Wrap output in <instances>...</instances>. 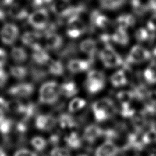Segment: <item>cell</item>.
Wrapping results in <instances>:
<instances>
[{
    "label": "cell",
    "instance_id": "obj_1",
    "mask_svg": "<svg viewBox=\"0 0 156 156\" xmlns=\"http://www.w3.org/2000/svg\"><path fill=\"white\" fill-rule=\"evenodd\" d=\"M61 95L60 86L54 80L44 82L40 87L38 93L39 102L44 105H54Z\"/></svg>",
    "mask_w": 156,
    "mask_h": 156
},
{
    "label": "cell",
    "instance_id": "obj_2",
    "mask_svg": "<svg viewBox=\"0 0 156 156\" xmlns=\"http://www.w3.org/2000/svg\"><path fill=\"white\" fill-rule=\"evenodd\" d=\"M99 58L103 65L108 68H116L123 63L121 56L114 49L111 44L105 46L100 51Z\"/></svg>",
    "mask_w": 156,
    "mask_h": 156
},
{
    "label": "cell",
    "instance_id": "obj_3",
    "mask_svg": "<svg viewBox=\"0 0 156 156\" xmlns=\"http://www.w3.org/2000/svg\"><path fill=\"white\" fill-rule=\"evenodd\" d=\"M105 76L103 73L98 70H91L87 74L85 87L91 94L101 91L105 87Z\"/></svg>",
    "mask_w": 156,
    "mask_h": 156
},
{
    "label": "cell",
    "instance_id": "obj_4",
    "mask_svg": "<svg viewBox=\"0 0 156 156\" xmlns=\"http://www.w3.org/2000/svg\"><path fill=\"white\" fill-rule=\"evenodd\" d=\"M49 13L46 9H38L30 15L27 17L29 24L35 29L38 30H44L49 23Z\"/></svg>",
    "mask_w": 156,
    "mask_h": 156
},
{
    "label": "cell",
    "instance_id": "obj_5",
    "mask_svg": "<svg viewBox=\"0 0 156 156\" xmlns=\"http://www.w3.org/2000/svg\"><path fill=\"white\" fill-rule=\"evenodd\" d=\"M87 30L84 21L79 16H73L68 19L66 34L71 38H77L82 36Z\"/></svg>",
    "mask_w": 156,
    "mask_h": 156
},
{
    "label": "cell",
    "instance_id": "obj_6",
    "mask_svg": "<svg viewBox=\"0 0 156 156\" xmlns=\"http://www.w3.org/2000/svg\"><path fill=\"white\" fill-rule=\"evenodd\" d=\"M35 90L34 84L30 82H21L10 87L7 93L17 98H27L34 93Z\"/></svg>",
    "mask_w": 156,
    "mask_h": 156
},
{
    "label": "cell",
    "instance_id": "obj_7",
    "mask_svg": "<svg viewBox=\"0 0 156 156\" xmlns=\"http://www.w3.org/2000/svg\"><path fill=\"white\" fill-rule=\"evenodd\" d=\"M151 55L150 51L143 46L135 45L130 49L126 59L129 63L139 64L149 60Z\"/></svg>",
    "mask_w": 156,
    "mask_h": 156
},
{
    "label": "cell",
    "instance_id": "obj_8",
    "mask_svg": "<svg viewBox=\"0 0 156 156\" xmlns=\"http://www.w3.org/2000/svg\"><path fill=\"white\" fill-rule=\"evenodd\" d=\"M57 122V119L51 113L38 114L35 118V127L41 131H51Z\"/></svg>",
    "mask_w": 156,
    "mask_h": 156
},
{
    "label": "cell",
    "instance_id": "obj_9",
    "mask_svg": "<svg viewBox=\"0 0 156 156\" xmlns=\"http://www.w3.org/2000/svg\"><path fill=\"white\" fill-rule=\"evenodd\" d=\"M19 35L18 27L12 23H7L3 26L0 32L2 42L6 45L13 44Z\"/></svg>",
    "mask_w": 156,
    "mask_h": 156
},
{
    "label": "cell",
    "instance_id": "obj_10",
    "mask_svg": "<svg viewBox=\"0 0 156 156\" xmlns=\"http://www.w3.org/2000/svg\"><path fill=\"white\" fill-rule=\"evenodd\" d=\"M32 59L33 63L39 66L48 65L51 58L48 52L38 43L32 48Z\"/></svg>",
    "mask_w": 156,
    "mask_h": 156
},
{
    "label": "cell",
    "instance_id": "obj_11",
    "mask_svg": "<svg viewBox=\"0 0 156 156\" xmlns=\"http://www.w3.org/2000/svg\"><path fill=\"white\" fill-rule=\"evenodd\" d=\"M118 147L111 140H107L99 146L94 152V156H116Z\"/></svg>",
    "mask_w": 156,
    "mask_h": 156
},
{
    "label": "cell",
    "instance_id": "obj_12",
    "mask_svg": "<svg viewBox=\"0 0 156 156\" xmlns=\"http://www.w3.org/2000/svg\"><path fill=\"white\" fill-rule=\"evenodd\" d=\"M90 21L94 27H97L100 29H105L108 27L110 24V19L97 10H93L91 13Z\"/></svg>",
    "mask_w": 156,
    "mask_h": 156
},
{
    "label": "cell",
    "instance_id": "obj_13",
    "mask_svg": "<svg viewBox=\"0 0 156 156\" xmlns=\"http://www.w3.org/2000/svg\"><path fill=\"white\" fill-rule=\"evenodd\" d=\"M91 64V59H71L68 64V69L72 73H78L89 69Z\"/></svg>",
    "mask_w": 156,
    "mask_h": 156
},
{
    "label": "cell",
    "instance_id": "obj_14",
    "mask_svg": "<svg viewBox=\"0 0 156 156\" xmlns=\"http://www.w3.org/2000/svg\"><path fill=\"white\" fill-rule=\"evenodd\" d=\"M104 134V130L98 126L91 124L88 126L84 132L83 138L88 143H93Z\"/></svg>",
    "mask_w": 156,
    "mask_h": 156
},
{
    "label": "cell",
    "instance_id": "obj_15",
    "mask_svg": "<svg viewBox=\"0 0 156 156\" xmlns=\"http://www.w3.org/2000/svg\"><path fill=\"white\" fill-rule=\"evenodd\" d=\"M63 43V40L62 36L55 32L46 35L45 45L48 50H58L62 46Z\"/></svg>",
    "mask_w": 156,
    "mask_h": 156
},
{
    "label": "cell",
    "instance_id": "obj_16",
    "mask_svg": "<svg viewBox=\"0 0 156 156\" xmlns=\"http://www.w3.org/2000/svg\"><path fill=\"white\" fill-rule=\"evenodd\" d=\"M40 66L32 63L29 69V73L32 78L33 82L39 83L45 79L49 74L48 71L40 67Z\"/></svg>",
    "mask_w": 156,
    "mask_h": 156
},
{
    "label": "cell",
    "instance_id": "obj_17",
    "mask_svg": "<svg viewBox=\"0 0 156 156\" xmlns=\"http://www.w3.org/2000/svg\"><path fill=\"white\" fill-rule=\"evenodd\" d=\"M79 49L81 52L92 58L96 54L98 50L97 43L92 38H87L81 41L79 44Z\"/></svg>",
    "mask_w": 156,
    "mask_h": 156
},
{
    "label": "cell",
    "instance_id": "obj_18",
    "mask_svg": "<svg viewBox=\"0 0 156 156\" xmlns=\"http://www.w3.org/2000/svg\"><path fill=\"white\" fill-rule=\"evenodd\" d=\"M9 15L15 20H22L28 17L27 10L18 4H14L10 5L8 10Z\"/></svg>",
    "mask_w": 156,
    "mask_h": 156
},
{
    "label": "cell",
    "instance_id": "obj_19",
    "mask_svg": "<svg viewBox=\"0 0 156 156\" xmlns=\"http://www.w3.org/2000/svg\"><path fill=\"white\" fill-rule=\"evenodd\" d=\"M60 86L61 94L66 98L73 97L79 91V89L76 83L71 80H66L63 82Z\"/></svg>",
    "mask_w": 156,
    "mask_h": 156
},
{
    "label": "cell",
    "instance_id": "obj_20",
    "mask_svg": "<svg viewBox=\"0 0 156 156\" xmlns=\"http://www.w3.org/2000/svg\"><path fill=\"white\" fill-rule=\"evenodd\" d=\"M135 19L134 16L129 13H124L119 15L116 20L117 28L127 30L130 27L134 26Z\"/></svg>",
    "mask_w": 156,
    "mask_h": 156
},
{
    "label": "cell",
    "instance_id": "obj_21",
    "mask_svg": "<svg viewBox=\"0 0 156 156\" xmlns=\"http://www.w3.org/2000/svg\"><path fill=\"white\" fill-rule=\"evenodd\" d=\"M111 38L112 41L121 46H126L129 42V37L127 30L121 28H117L111 35Z\"/></svg>",
    "mask_w": 156,
    "mask_h": 156
},
{
    "label": "cell",
    "instance_id": "obj_22",
    "mask_svg": "<svg viewBox=\"0 0 156 156\" xmlns=\"http://www.w3.org/2000/svg\"><path fill=\"white\" fill-rule=\"evenodd\" d=\"M41 35H42L38 32L27 31L22 35L21 39L24 45L32 48L38 43V41L40 39Z\"/></svg>",
    "mask_w": 156,
    "mask_h": 156
},
{
    "label": "cell",
    "instance_id": "obj_23",
    "mask_svg": "<svg viewBox=\"0 0 156 156\" xmlns=\"http://www.w3.org/2000/svg\"><path fill=\"white\" fill-rule=\"evenodd\" d=\"M57 122L62 129H71L76 126V121L74 118L69 113H61L57 119Z\"/></svg>",
    "mask_w": 156,
    "mask_h": 156
},
{
    "label": "cell",
    "instance_id": "obj_24",
    "mask_svg": "<svg viewBox=\"0 0 156 156\" xmlns=\"http://www.w3.org/2000/svg\"><path fill=\"white\" fill-rule=\"evenodd\" d=\"M64 141L67 146L72 149H77L82 145V140L79 135L76 132H71L64 138Z\"/></svg>",
    "mask_w": 156,
    "mask_h": 156
},
{
    "label": "cell",
    "instance_id": "obj_25",
    "mask_svg": "<svg viewBox=\"0 0 156 156\" xmlns=\"http://www.w3.org/2000/svg\"><path fill=\"white\" fill-rule=\"evenodd\" d=\"M100 7L107 10H116L122 7L126 0H98Z\"/></svg>",
    "mask_w": 156,
    "mask_h": 156
},
{
    "label": "cell",
    "instance_id": "obj_26",
    "mask_svg": "<svg viewBox=\"0 0 156 156\" xmlns=\"http://www.w3.org/2000/svg\"><path fill=\"white\" fill-rule=\"evenodd\" d=\"M10 55L12 60L17 63H22L26 61L28 57L27 52L21 47L16 46L12 49Z\"/></svg>",
    "mask_w": 156,
    "mask_h": 156
},
{
    "label": "cell",
    "instance_id": "obj_27",
    "mask_svg": "<svg viewBox=\"0 0 156 156\" xmlns=\"http://www.w3.org/2000/svg\"><path fill=\"white\" fill-rule=\"evenodd\" d=\"M110 82L115 87H120L127 83L126 75L123 70H118L114 73L110 77Z\"/></svg>",
    "mask_w": 156,
    "mask_h": 156
},
{
    "label": "cell",
    "instance_id": "obj_28",
    "mask_svg": "<svg viewBox=\"0 0 156 156\" xmlns=\"http://www.w3.org/2000/svg\"><path fill=\"white\" fill-rule=\"evenodd\" d=\"M10 74L17 80H23L27 76L29 69L21 65H13L10 67Z\"/></svg>",
    "mask_w": 156,
    "mask_h": 156
},
{
    "label": "cell",
    "instance_id": "obj_29",
    "mask_svg": "<svg viewBox=\"0 0 156 156\" xmlns=\"http://www.w3.org/2000/svg\"><path fill=\"white\" fill-rule=\"evenodd\" d=\"M48 72L49 74L55 76H62L64 73V66L60 60H52L48 65Z\"/></svg>",
    "mask_w": 156,
    "mask_h": 156
},
{
    "label": "cell",
    "instance_id": "obj_30",
    "mask_svg": "<svg viewBox=\"0 0 156 156\" xmlns=\"http://www.w3.org/2000/svg\"><path fill=\"white\" fill-rule=\"evenodd\" d=\"M113 103L109 98H102L94 102L92 106L93 110H102L110 113V110L113 108Z\"/></svg>",
    "mask_w": 156,
    "mask_h": 156
},
{
    "label": "cell",
    "instance_id": "obj_31",
    "mask_svg": "<svg viewBox=\"0 0 156 156\" xmlns=\"http://www.w3.org/2000/svg\"><path fill=\"white\" fill-rule=\"evenodd\" d=\"M143 76L146 81L151 84L156 83V62H154L144 69Z\"/></svg>",
    "mask_w": 156,
    "mask_h": 156
},
{
    "label": "cell",
    "instance_id": "obj_32",
    "mask_svg": "<svg viewBox=\"0 0 156 156\" xmlns=\"http://www.w3.org/2000/svg\"><path fill=\"white\" fill-rule=\"evenodd\" d=\"M48 141L41 136L36 135L30 140V144L33 148L38 152H42L48 146Z\"/></svg>",
    "mask_w": 156,
    "mask_h": 156
},
{
    "label": "cell",
    "instance_id": "obj_33",
    "mask_svg": "<svg viewBox=\"0 0 156 156\" xmlns=\"http://www.w3.org/2000/svg\"><path fill=\"white\" fill-rule=\"evenodd\" d=\"M15 121L11 118H5L0 122V133L2 136L9 135L14 128Z\"/></svg>",
    "mask_w": 156,
    "mask_h": 156
},
{
    "label": "cell",
    "instance_id": "obj_34",
    "mask_svg": "<svg viewBox=\"0 0 156 156\" xmlns=\"http://www.w3.org/2000/svg\"><path fill=\"white\" fill-rule=\"evenodd\" d=\"M86 105L85 99L81 98H73L68 104V110L71 113L76 112L83 108Z\"/></svg>",
    "mask_w": 156,
    "mask_h": 156
},
{
    "label": "cell",
    "instance_id": "obj_35",
    "mask_svg": "<svg viewBox=\"0 0 156 156\" xmlns=\"http://www.w3.org/2000/svg\"><path fill=\"white\" fill-rule=\"evenodd\" d=\"M135 37L138 41L144 42L151 38L152 35L146 27H140L136 30L135 33Z\"/></svg>",
    "mask_w": 156,
    "mask_h": 156
},
{
    "label": "cell",
    "instance_id": "obj_36",
    "mask_svg": "<svg viewBox=\"0 0 156 156\" xmlns=\"http://www.w3.org/2000/svg\"><path fill=\"white\" fill-rule=\"evenodd\" d=\"M27 121L21 119L17 122L15 123L14 128L13 129L15 131V133L21 136H24L25 133L27 132L29 129V125H28Z\"/></svg>",
    "mask_w": 156,
    "mask_h": 156
},
{
    "label": "cell",
    "instance_id": "obj_37",
    "mask_svg": "<svg viewBox=\"0 0 156 156\" xmlns=\"http://www.w3.org/2000/svg\"><path fill=\"white\" fill-rule=\"evenodd\" d=\"M141 140L143 144H150L156 142V129L155 127L150 128L143 134Z\"/></svg>",
    "mask_w": 156,
    "mask_h": 156
},
{
    "label": "cell",
    "instance_id": "obj_38",
    "mask_svg": "<svg viewBox=\"0 0 156 156\" xmlns=\"http://www.w3.org/2000/svg\"><path fill=\"white\" fill-rule=\"evenodd\" d=\"M134 97V93L130 91H121L118 93L117 98L122 104H130Z\"/></svg>",
    "mask_w": 156,
    "mask_h": 156
},
{
    "label": "cell",
    "instance_id": "obj_39",
    "mask_svg": "<svg viewBox=\"0 0 156 156\" xmlns=\"http://www.w3.org/2000/svg\"><path fill=\"white\" fill-rule=\"evenodd\" d=\"M131 5L133 11L137 15H143L147 12L146 3L144 4L141 0H131Z\"/></svg>",
    "mask_w": 156,
    "mask_h": 156
},
{
    "label": "cell",
    "instance_id": "obj_40",
    "mask_svg": "<svg viewBox=\"0 0 156 156\" xmlns=\"http://www.w3.org/2000/svg\"><path fill=\"white\" fill-rule=\"evenodd\" d=\"M49 156H71V155L67 148L55 146L51 150Z\"/></svg>",
    "mask_w": 156,
    "mask_h": 156
},
{
    "label": "cell",
    "instance_id": "obj_41",
    "mask_svg": "<svg viewBox=\"0 0 156 156\" xmlns=\"http://www.w3.org/2000/svg\"><path fill=\"white\" fill-rule=\"evenodd\" d=\"M93 112L96 120L98 122H102L107 120L110 115V113L102 110H94Z\"/></svg>",
    "mask_w": 156,
    "mask_h": 156
},
{
    "label": "cell",
    "instance_id": "obj_42",
    "mask_svg": "<svg viewBox=\"0 0 156 156\" xmlns=\"http://www.w3.org/2000/svg\"><path fill=\"white\" fill-rule=\"evenodd\" d=\"M13 156H38V154L27 148L21 147L15 151Z\"/></svg>",
    "mask_w": 156,
    "mask_h": 156
},
{
    "label": "cell",
    "instance_id": "obj_43",
    "mask_svg": "<svg viewBox=\"0 0 156 156\" xmlns=\"http://www.w3.org/2000/svg\"><path fill=\"white\" fill-rule=\"evenodd\" d=\"M121 108V115L126 118L132 117L135 114V110L132 108L130 104H122Z\"/></svg>",
    "mask_w": 156,
    "mask_h": 156
},
{
    "label": "cell",
    "instance_id": "obj_44",
    "mask_svg": "<svg viewBox=\"0 0 156 156\" xmlns=\"http://www.w3.org/2000/svg\"><path fill=\"white\" fill-rule=\"evenodd\" d=\"M146 28L152 34H154L156 32V15H152L151 18L148 20Z\"/></svg>",
    "mask_w": 156,
    "mask_h": 156
},
{
    "label": "cell",
    "instance_id": "obj_45",
    "mask_svg": "<svg viewBox=\"0 0 156 156\" xmlns=\"http://www.w3.org/2000/svg\"><path fill=\"white\" fill-rule=\"evenodd\" d=\"M9 80V74L3 68L0 69V88H4Z\"/></svg>",
    "mask_w": 156,
    "mask_h": 156
},
{
    "label": "cell",
    "instance_id": "obj_46",
    "mask_svg": "<svg viewBox=\"0 0 156 156\" xmlns=\"http://www.w3.org/2000/svg\"><path fill=\"white\" fill-rule=\"evenodd\" d=\"M47 141L49 144L55 147L60 141V135L58 133H52L49 135Z\"/></svg>",
    "mask_w": 156,
    "mask_h": 156
},
{
    "label": "cell",
    "instance_id": "obj_47",
    "mask_svg": "<svg viewBox=\"0 0 156 156\" xmlns=\"http://www.w3.org/2000/svg\"><path fill=\"white\" fill-rule=\"evenodd\" d=\"M147 11L152 13V15H156V0H148L146 2Z\"/></svg>",
    "mask_w": 156,
    "mask_h": 156
},
{
    "label": "cell",
    "instance_id": "obj_48",
    "mask_svg": "<svg viewBox=\"0 0 156 156\" xmlns=\"http://www.w3.org/2000/svg\"><path fill=\"white\" fill-rule=\"evenodd\" d=\"M10 101L6 99L4 97L0 96V108H1L5 112L10 110Z\"/></svg>",
    "mask_w": 156,
    "mask_h": 156
},
{
    "label": "cell",
    "instance_id": "obj_49",
    "mask_svg": "<svg viewBox=\"0 0 156 156\" xmlns=\"http://www.w3.org/2000/svg\"><path fill=\"white\" fill-rule=\"evenodd\" d=\"M7 55L6 52L3 49L0 48V69L3 68L7 62Z\"/></svg>",
    "mask_w": 156,
    "mask_h": 156
},
{
    "label": "cell",
    "instance_id": "obj_50",
    "mask_svg": "<svg viewBox=\"0 0 156 156\" xmlns=\"http://www.w3.org/2000/svg\"><path fill=\"white\" fill-rule=\"evenodd\" d=\"M27 2L30 7L34 8L40 7L44 3L43 0H27Z\"/></svg>",
    "mask_w": 156,
    "mask_h": 156
},
{
    "label": "cell",
    "instance_id": "obj_51",
    "mask_svg": "<svg viewBox=\"0 0 156 156\" xmlns=\"http://www.w3.org/2000/svg\"><path fill=\"white\" fill-rule=\"evenodd\" d=\"M13 0H0L2 4L5 5H10L12 4Z\"/></svg>",
    "mask_w": 156,
    "mask_h": 156
},
{
    "label": "cell",
    "instance_id": "obj_52",
    "mask_svg": "<svg viewBox=\"0 0 156 156\" xmlns=\"http://www.w3.org/2000/svg\"><path fill=\"white\" fill-rule=\"evenodd\" d=\"M5 118V111L0 108V122Z\"/></svg>",
    "mask_w": 156,
    "mask_h": 156
},
{
    "label": "cell",
    "instance_id": "obj_53",
    "mask_svg": "<svg viewBox=\"0 0 156 156\" xmlns=\"http://www.w3.org/2000/svg\"><path fill=\"white\" fill-rule=\"evenodd\" d=\"M5 18V14L4 12L0 8V21H3Z\"/></svg>",
    "mask_w": 156,
    "mask_h": 156
},
{
    "label": "cell",
    "instance_id": "obj_54",
    "mask_svg": "<svg viewBox=\"0 0 156 156\" xmlns=\"http://www.w3.org/2000/svg\"><path fill=\"white\" fill-rule=\"evenodd\" d=\"M0 156H7L4 147L0 146Z\"/></svg>",
    "mask_w": 156,
    "mask_h": 156
},
{
    "label": "cell",
    "instance_id": "obj_55",
    "mask_svg": "<svg viewBox=\"0 0 156 156\" xmlns=\"http://www.w3.org/2000/svg\"><path fill=\"white\" fill-rule=\"evenodd\" d=\"M152 54L155 56H156V46L154 48L153 51H152Z\"/></svg>",
    "mask_w": 156,
    "mask_h": 156
},
{
    "label": "cell",
    "instance_id": "obj_56",
    "mask_svg": "<svg viewBox=\"0 0 156 156\" xmlns=\"http://www.w3.org/2000/svg\"><path fill=\"white\" fill-rule=\"evenodd\" d=\"M77 156H88V155H85V154H80V155H77Z\"/></svg>",
    "mask_w": 156,
    "mask_h": 156
}]
</instances>
